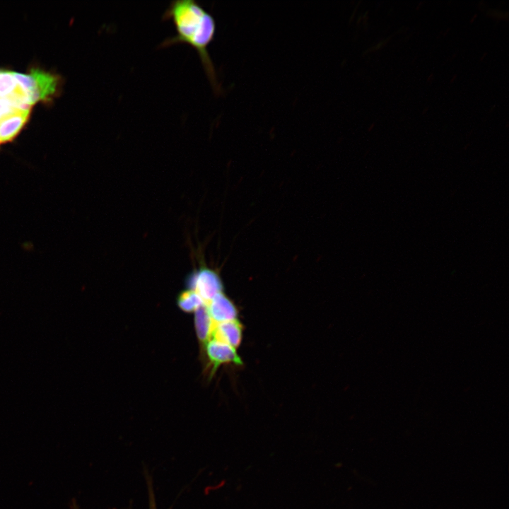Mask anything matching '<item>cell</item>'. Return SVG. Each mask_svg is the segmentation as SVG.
Wrapping results in <instances>:
<instances>
[{
	"label": "cell",
	"mask_w": 509,
	"mask_h": 509,
	"mask_svg": "<svg viewBox=\"0 0 509 509\" xmlns=\"http://www.w3.org/2000/svg\"><path fill=\"white\" fill-rule=\"evenodd\" d=\"M163 18L172 21L175 35L163 40L160 47H166L181 43L193 47L199 55L213 89L216 93H220L221 86L208 51L216 30L213 16L194 0H177L170 3Z\"/></svg>",
	"instance_id": "6da1fadb"
},
{
	"label": "cell",
	"mask_w": 509,
	"mask_h": 509,
	"mask_svg": "<svg viewBox=\"0 0 509 509\" xmlns=\"http://www.w3.org/2000/svg\"><path fill=\"white\" fill-rule=\"evenodd\" d=\"M18 87L32 105L47 101L57 91L58 78L56 76L39 69H31L29 74L13 72Z\"/></svg>",
	"instance_id": "7a4b0ae2"
},
{
	"label": "cell",
	"mask_w": 509,
	"mask_h": 509,
	"mask_svg": "<svg viewBox=\"0 0 509 509\" xmlns=\"http://www.w3.org/2000/svg\"><path fill=\"white\" fill-rule=\"evenodd\" d=\"M187 286L188 289L197 292L205 304L218 293L223 292V283L218 274L205 267L193 272L187 280Z\"/></svg>",
	"instance_id": "3957f363"
},
{
	"label": "cell",
	"mask_w": 509,
	"mask_h": 509,
	"mask_svg": "<svg viewBox=\"0 0 509 509\" xmlns=\"http://www.w3.org/2000/svg\"><path fill=\"white\" fill-rule=\"evenodd\" d=\"M205 356L208 359L209 374L213 376L223 364L242 365V361L236 349L220 341L209 339L204 344Z\"/></svg>",
	"instance_id": "277c9868"
},
{
	"label": "cell",
	"mask_w": 509,
	"mask_h": 509,
	"mask_svg": "<svg viewBox=\"0 0 509 509\" xmlns=\"http://www.w3.org/2000/svg\"><path fill=\"white\" fill-rule=\"evenodd\" d=\"M211 318L215 323L238 319V309L235 304L223 292L216 295L206 303Z\"/></svg>",
	"instance_id": "5b68a950"
},
{
	"label": "cell",
	"mask_w": 509,
	"mask_h": 509,
	"mask_svg": "<svg viewBox=\"0 0 509 509\" xmlns=\"http://www.w3.org/2000/svg\"><path fill=\"white\" fill-rule=\"evenodd\" d=\"M211 338L236 349L242 341V326L238 319L215 323Z\"/></svg>",
	"instance_id": "8992f818"
},
{
	"label": "cell",
	"mask_w": 509,
	"mask_h": 509,
	"mask_svg": "<svg viewBox=\"0 0 509 509\" xmlns=\"http://www.w3.org/2000/svg\"><path fill=\"white\" fill-rule=\"evenodd\" d=\"M30 112H16L0 121V144L12 141L28 120Z\"/></svg>",
	"instance_id": "52a82bcc"
},
{
	"label": "cell",
	"mask_w": 509,
	"mask_h": 509,
	"mask_svg": "<svg viewBox=\"0 0 509 509\" xmlns=\"http://www.w3.org/2000/svg\"><path fill=\"white\" fill-rule=\"evenodd\" d=\"M215 322L211 318L206 305L194 312V327L199 341L204 344L211 338Z\"/></svg>",
	"instance_id": "ba28073f"
},
{
	"label": "cell",
	"mask_w": 509,
	"mask_h": 509,
	"mask_svg": "<svg viewBox=\"0 0 509 509\" xmlns=\"http://www.w3.org/2000/svg\"><path fill=\"white\" fill-rule=\"evenodd\" d=\"M178 307L184 312H195L199 308L205 305L201 296L194 291L187 289L182 291L177 298Z\"/></svg>",
	"instance_id": "9c48e42d"
},
{
	"label": "cell",
	"mask_w": 509,
	"mask_h": 509,
	"mask_svg": "<svg viewBox=\"0 0 509 509\" xmlns=\"http://www.w3.org/2000/svg\"><path fill=\"white\" fill-rule=\"evenodd\" d=\"M20 91L13 72L0 71V98L10 99Z\"/></svg>",
	"instance_id": "30bf717a"
},
{
	"label": "cell",
	"mask_w": 509,
	"mask_h": 509,
	"mask_svg": "<svg viewBox=\"0 0 509 509\" xmlns=\"http://www.w3.org/2000/svg\"><path fill=\"white\" fill-rule=\"evenodd\" d=\"M16 112L21 111L16 110L13 100L0 98V121Z\"/></svg>",
	"instance_id": "8fae6325"
},
{
	"label": "cell",
	"mask_w": 509,
	"mask_h": 509,
	"mask_svg": "<svg viewBox=\"0 0 509 509\" xmlns=\"http://www.w3.org/2000/svg\"><path fill=\"white\" fill-rule=\"evenodd\" d=\"M150 500H151V503H150L151 507H150V509H156L155 502H154V498H153V497H150Z\"/></svg>",
	"instance_id": "7c38bea8"
}]
</instances>
